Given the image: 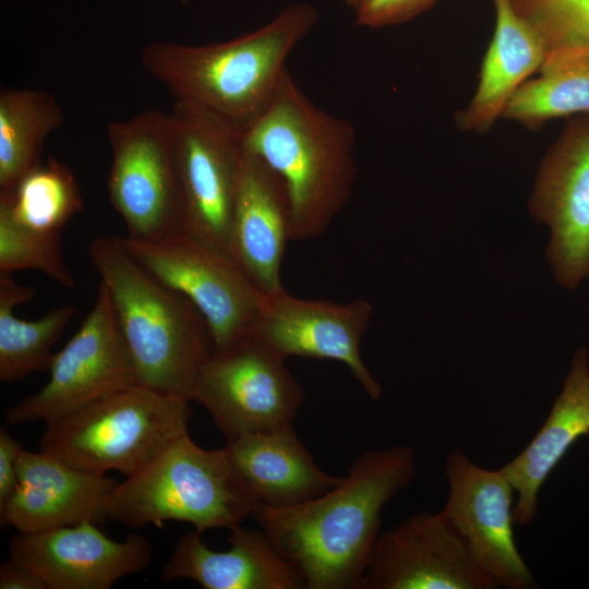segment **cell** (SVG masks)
I'll list each match as a JSON object with an SVG mask.
<instances>
[{
  "mask_svg": "<svg viewBox=\"0 0 589 589\" xmlns=\"http://www.w3.org/2000/svg\"><path fill=\"white\" fill-rule=\"evenodd\" d=\"M88 254L110 299L137 383L191 401L199 371L213 350L203 316L184 296L136 263L119 237L94 239Z\"/></svg>",
  "mask_w": 589,
  "mask_h": 589,
  "instance_id": "cell-4",
  "label": "cell"
},
{
  "mask_svg": "<svg viewBox=\"0 0 589 589\" xmlns=\"http://www.w3.org/2000/svg\"><path fill=\"white\" fill-rule=\"evenodd\" d=\"M22 269H36L62 287H75L62 254L61 233L24 228L0 208V273Z\"/></svg>",
  "mask_w": 589,
  "mask_h": 589,
  "instance_id": "cell-27",
  "label": "cell"
},
{
  "mask_svg": "<svg viewBox=\"0 0 589 589\" xmlns=\"http://www.w3.org/2000/svg\"><path fill=\"white\" fill-rule=\"evenodd\" d=\"M34 296V288L0 273V380L4 383L49 370L55 357L52 347L75 314L72 305H63L36 321L16 317L14 308Z\"/></svg>",
  "mask_w": 589,
  "mask_h": 589,
  "instance_id": "cell-24",
  "label": "cell"
},
{
  "mask_svg": "<svg viewBox=\"0 0 589 589\" xmlns=\"http://www.w3.org/2000/svg\"><path fill=\"white\" fill-rule=\"evenodd\" d=\"M17 479L15 491L0 505V519L22 533L108 520L109 498L119 482L23 447Z\"/></svg>",
  "mask_w": 589,
  "mask_h": 589,
  "instance_id": "cell-17",
  "label": "cell"
},
{
  "mask_svg": "<svg viewBox=\"0 0 589 589\" xmlns=\"http://www.w3.org/2000/svg\"><path fill=\"white\" fill-rule=\"evenodd\" d=\"M538 73L516 91L502 118L536 130L556 118L589 113V49L546 55Z\"/></svg>",
  "mask_w": 589,
  "mask_h": 589,
  "instance_id": "cell-25",
  "label": "cell"
},
{
  "mask_svg": "<svg viewBox=\"0 0 589 589\" xmlns=\"http://www.w3.org/2000/svg\"><path fill=\"white\" fill-rule=\"evenodd\" d=\"M256 504L290 507L335 486L341 477L322 470L298 437L293 423L245 434L224 446Z\"/></svg>",
  "mask_w": 589,
  "mask_h": 589,
  "instance_id": "cell-20",
  "label": "cell"
},
{
  "mask_svg": "<svg viewBox=\"0 0 589 589\" xmlns=\"http://www.w3.org/2000/svg\"><path fill=\"white\" fill-rule=\"evenodd\" d=\"M495 588L441 512L414 514L381 533L362 584V589Z\"/></svg>",
  "mask_w": 589,
  "mask_h": 589,
  "instance_id": "cell-14",
  "label": "cell"
},
{
  "mask_svg": "<svg viewBox=\"0 0 589 589\" xmlns=\"http://www.w3.org/2000/svg\"><path fill=\"white\" fill-rule=\"evenodd\" d=\"M438 0H362L353 10L358 26L380 28L408 22L430 10Z\"/></svg>",
  "mask_w": 589,
  "mask_h": 589,
  "instance_id": "cell-29",
  "label": "cell"
},
{
  "mask_svg": "<svg viewBox=\"0 0 589 589\" xmlns=\"http://www.w3.org/2000/svg\"><path fill=\"white\" fill-rule=\"evenodd\" d=\"M0 208L17 225L39 232L60 233L83 208V197L70 168L49 158L10 192H0Z\"/></svg>",
  "mask_w": 589,
  "mask_h": 589,
  "instance_id": "cell-26",
  "label": "cell"
},
{
  "mask_svg": "<svg viewBox=\"0 0 589 589\" xmlns=\"http://www.w3.org/2000/svg\"><path fill=\"white\" fill-rule=\"evenodd\" d=\"M316 9L290 3L263 26L227 41H153L140 61L175 100L191 101L244 131L267 108L287 59L317 22Z\"/></svg>",
  "mask_w": 589,
  "mask_h": 589,
  "instance_id": "cell-2",
  "label": "cell"
},
{
  "mask_svg": "<svg viewBox=\"0 0 589 589\" xmlns=\"http://www.w3.org/2000/svg\"><path fill=\"white\" fill-rule=\"evenodd\" d=\"M10 557L31 568L46 589H109L121 578L147 567L149 541L137 533L108 538L97 524L83 521L37 532H16Z\"/></svg>",
  "mask_w": 589,
  "mask_h": 589,
  "instance_id": "cell-16",
  "label": "cell"
},
{
  "mask_svg": "<svg viewBox=\"0 0 589 589\" xmlns=\"http://www.w3.org/2000/svg\"><path fill=\"white\" fill-rule=\"evenodd\" d=\"M106 132L112 153L107 192L125 238L154 241L183 231L170 112L148 109L109 122Z\"/></svg>",
  "mask_w": 589,
  "mask_h": 589,
  "instance_id": "cell-7",
  "label": "cell"
},
{
  "mask_svg": "<svg viewBox=\"0 0 589 589\" xmlns=\"http://www.w3.org/2000/svg\"><path fill=\"white\" fill-rule=\"evenodd\" d=\"M540 38L545 56L589 49V0H510Z\"/></svg>",
  "mask_w": 589,
  "mask_h": 589,
  "instance_id": "cell-28",
  "label": "cell"
},
{
  "mask_svg": "<svg viewBox=\"0 0 589 589\" xmlns=\"http://www.w3.org/2000/svg\"><path fill=\"white\" fill-rule=\"evenodd\" d=\"M353 124L317 107L289 70L267 108L243 131V147L283 179L291 240L326 231L347 204L357 178Z\"/></svg>",
  "mask_w": 589,
  "mask_h": 589,
  "instance_id": "cell-3",
  "label": "cell"
},
{
  "mask_svg": "<svg viewBox=\"0 0 589 589\" xmlns=\"http://www.w3.org/2000/svg\"><path fill=\"white\" fill-rule=\"evenodd\" d=\"M529 208L551 230L548 259L557 283L576 288L589 276V113L570 119L548 149Z\"/></svg>",
  "mask_w": 589,
  "mask_h": 589,
  "instance_id": "cell-12",
  "label": "cell"
},
{
  "mask_svg": "<svg viewBox=\"0 0 589 589\" xmlns=\"http://www.w3.org/2000/svg\"><path fill=\"white\" fill-rule=\"evenodd\" d=\"M119 240L147 273L196 308L213 349L229 347L254 332L266 294L229 255L184 231L154 241Z\"/></svg>",
  "mask_w": 589,
  "mask_h": 589,
  "instance_id": "cell-9",
  "label": "cell"
},
{
  "mask_svg": "<svg viewBox=\"0 0 589 589\" xmlns=\"http://www.w3.org/2000/svg\"><path fill=\"white\" fill-rule=\"evenodd\" d=\"M0 588L46 589V586L31 568L10 557L0 565Z\"/></svg>",
  "mask_w": 589,
  "mask_h": 589,
  "instance_id": "cell-31",
  "label": "cell"
},
{
  "mask_svg": "<svg viewBox=\"0 0 589 589\" xmlns=\"http://www.w3.org/2000/svg\"><path fill=\"white\" fill-rule=\"evenodd\" d=\"M64 122L56 97L44 91L0 89V192L12 191L41 166L46 139Z\"/></svg>",
  "mask_w": 589,
  "mask_h": 589,
  "instance_id": "cell-23",
  "label": "cell"
},
{
  "mask_svg": "<svg viewBox=\"0 0 589 589\" xmlns=\"http://www.w3.org/2000/svg\"><path fill=\"white\" fill-rule=\"evenodd\" d=\"M170 115L183 231L230 256L243 131L191 101L175 100Z\"/></svg>",
  "mask_w": 589,
  "mask_h": 589,
  "instance_id": "cell-8",
  "label": "cell"
},
{
  "mask_svg": "<svg viewBox=\"0 0 589 589\" xmlns=\"http://www.w3.org/2000/svg\"><path fill=\"white\" fill-rule=\"evenodd\" d=\"M445 474L449 491L441 513L465 539L479 566L497 588H534L514 538L515 490L502 469H484L457 448L447 456Z\"/></svg>",
  "mask_w": 589,
  "mask_h": 589,
  "instance_id": "cell-13",
  "label": "cell"
},
{
  "mask_svg": "<svg viewBox=\"0 0 589 589\" xmlns=\"http://www.w3.org/2000/svg\"><path fill=\"white\" fill-rule=\"evenodd\" d=\"M291 240L286 185L262 158L243 147L230 232V256L264 293L284 291L281 261Z\"/></svg>",
  "mask_w": 589,
  "mask_h": 589,
  "instance_id": "cell-18",
  "label": "cell"
},
{
  "mask_svg": "<svg viewBox=\"0 0 589 589\" xmlns=\"http://www.w3.org/2000/svg\"><path fill=\"white\" fill-rule=\"evenodd\" d=\"M589 434V360L586 348L576 352L563 387L546 420L531 442L501 469L510 481L516 501L514 524L531 525L544 481L575 442Z\"/></svg>",
  "mask_w": 589,
  "mask_h": 589,
  "instance_id": "cell-21",
  "label": "cell"
},
{
  "mask_svg": "<svg viewBox=\"0 0 589 589\" xmlns=\"http://www.w3.org/2000/svg\"><path fill=\"white\" fill-rule=\"evenodd\" d=\"M416 474L410 446L366 450L321 495L290 507L256 504L251 517L297 568L305 589H362L382 510Z\"/></svg>",
  "mask_w": 589,
  "mask_h": 589,
  "instance_id": "cell-1",
  "label": "cell"
},
{
  "mask_svg": "<svg viewBox=\"0 0 589 589\" xmlns=\"http://www.w3.org/2000/svg\"><path fill=\"white\" fill-rule=\"evenodd\" d=\"M372 315V304L299 299L286 290L266 294L252 335L273 351L287 357L339 361L348 366L365 394L377 400L382 387L360 354L361 338Z\"/></svg>",
  "mask_w": 589,
  "mask_h": 589,
  "instance_id": "cell-15",
  "label": "cell"
},
{
  "mask_svg": "<svg viewBox=\"0 0 589 589\" xmlns=\"http://www.w3.org/2000/svg\"><path fill=\"white\" fill-rule=\"evenodd\" d=\"M191 400L211 414L226 441L293 423L303 389L285 363L254 335L213 349L196 376Z\"/></svg>",
  "mask_w": 589,
  "mask_h": 589,
  "instance_id": "cell-10",
  "label": "cell"
},
{
  "mask_svg": "<svg viewBox=\"0 0 589 589\" xmlns=\"http://www.w3.org/2000/svg\"><path fill=\"white\" fill-rule=\"evenodd\" d=\"M255 505L225 447L205 449L187 433L118 482L109 498L108 518L134 529L183 521L203 533L242 525Z\"/></svg>",
  "mask_w": 589,
  "mask_h": 589,
  "instance_id": "cell-5",
  "label": "cell"
},
{
  "mask_svg": "<svg viewBox=\"0 0 589 589\" xmlns=\"http://www.w3.org/2000/svg\"><path fill=\"white\" fill-rule=\"evenodd\" d=\"M189 402L136 383L46 423L39 450L84 471L129 477L189 433Z\"/></svg>",
  "mask_w": 589,
  "mask_h": 589,
  "instance_id": "cell-6",
  "label": "cell"
},
{
  "mask_svg": "<svg viewBox=\"0 0 589 589\" xmlns=\"http://www.w3.org/2000/svg\"><path fill=\"white\" fill-rule=\"evenodd\" d=\"M22 445L2 426L0 429V505L17 486V457Z\"/></svg>",
  "mask_w": 589,
  "mask_h": 589,
  "instance_id": "cell-30",
  "label": "cell"
},
{
  "mask_svg": "<svg viewBox=\"0 0 589 589\" xmlns=\"http://www.w3.org/2000/svg\"><path fill=\"white\" fill-rule=\"evenodd\" d=\"M228 540V550L214 551L196 530L183 534L161 567L163 580L191 579L205 589L305 588L297 568L261 528L240 525L230 530Z\"/></svg>",
  "mask_w": 589,
  "mask_h": 589,
  "instance_id": "cell-19",
  "label": "cell"
},
{
  "mask_svg": "<svg viewBox=\"0 0 589 589\" xmlns=\"http://www.w3.org/2000/svg\"><path fill=\"white\" fill-rule=\"evenodd\" d=\"M50 377L38 392L5 412L10 424L48 423L137 383L131 356L100 284L92 310L67 345L55 353Z\"/></svg>",
  "mask_w": 589,
  "mask_h": 589,
  "instance_id": "cell-11",
  "label": "cell"
},
{
  "mask_svg": "<svg viewBox=\"0 0 589 589\" xmlns=\"http://www.w3.org/2000/svg\"><path fill=\"white\" fill-rule=\"evenodd\" d=\"M342 1L347 7H350L353 10L362 2V0H342Z\"/></svg>",
  "mask_w": 589,
  "mask_h": 589,
  "instance_id": "cell-32",
  "label": "cell"
},
{
  "mask_svg": "<svg viewBox=\"0 0 589 589\" xmlns=\"http://www.w3.org/2000/svg\"><path fill=\"white\" fill-rule=\"evenodd\" d=\"M495 24L483 57L478 85L468 105L455 113L462 132H489L516 93L544 58V47L529 24L515 11L510 0H492Z\"/></svg>",
  "mask_w": 589,
  "mask_h": 589,
  "instance_id": "cell-22",
  "label": "cell"
}]
</instances>
